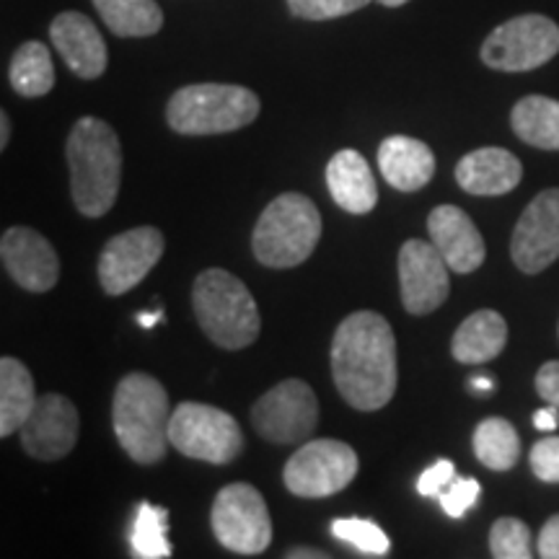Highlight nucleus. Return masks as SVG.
<instances>
[{"label":"nucleus","instance_id":"nucleus-31","mask_svg":"<svg viewBox=\"0 0 559 559\" xmlns=\"http://www.w3.org/2000/svg\"><path fill=\"white\" fill-rule=\"evenodd\" d=\"M370 0H288L293 16L306 21H330L366 9Z\"/></svg>","mask_w":559,"mask_h":559},{"label":"nucleus","instance_id":"nucleus-38","mask_svg":"<svg viewBox=\"0 0 559 559\" xmlns=\"http://www.w3.org/2000/svg\"><path fill=\"white\" fill-rule=\"evenodd\" d=\"M469 389L474 394H492L495 379L492 376H474V379H469Z\"/></svg>","mask_w":559,"mask_h":559},{"label":"nucleus","instance_id":"nucleus-11","mask_svg":"<svg viewBox=\"0 0 559 559\" xmlns=\"http://www.w3.org/2000/svg\"><path fill=\"white\" fill-rule=\"evenodd\" d=\"M251 425L275 445L304 443L319 425V400L300 379L280 381L251 407Z\"/></svg>","mask_w":559,"mask_h":559},{"label":"nucleus","instance_id":"nucleus-9","mask_svg":"<svg viewBox=\"0 0 559 559\" xmlns=\"http://www.w3.org/2000/svg\"><path fill=\"white\" fill-rule=\"evenodd\" d=\"M358 453L342 440H306L285 464V487L298 498H330L358 477Z\"/></svg>","mask_w":559,"mask_h":559},{"label":"nucleus","instance_id":"nucleus-14","mask_svg":"<svg viewBox=\"0 0 559 559\" xmlns=\"http://www.w3.org/2000/svg\"><path fill=\"white\" fill-rule=\"evenodd\" d=\"M449 270L432 241L409 239L400 249L402 304L412 317H428L445 304L451 293Z\"/></svg>","mask_w":559,"mask_h":559},{"label":"nucleus","instance_id":"nucleus-28","mask_svg":"<svg viewBox=\"0 0 559 559\" xmlns=\"http://www.w3.org/2000/svg\"><path fill=\"white\" fill-rule=\"evenodd\" d=\"M132 555L140 559H166L171 557L169 542V513L166 508L140 502L135 521H132Z\"/></svg>","mask_w":559,"mask_h":559},{"label":"nucleus","instance_id":"nucleus-12","mask_svg":"<svg viewBox=\"0 0 559 559\" xmlns=\"http://www.w3.org/2000/svg\"><path fill=\"white\" fill-rule=\"evenodd\" d=\"M164 234L153 226L124 230L107 241L99 257V283L107 296H124L145 280L164 257Z\"/></svg>","mask_w":559,"mask_h":559},{"label":"nucleus","instance_id":"nucleus-13","mask_svg":"<svg viewBox=\"0 0 559 559\" xmlns=\"http://www.w3.org/2000/svg\"><path fill=\"white\" fill-rule=\"evenodd\" d=\"M510 257L526 275H539L559 260V190H544L515 223Z\"/></svg>","mask_w":559,"mask_h":559},{"label":"nucleus","instance_id":"nucleus-33","mask_svg":"<svg viewBox=\"0 0 559 559\" xmlns=\"http://www.w3.org/2000/svg\"><path fill=\"white\" fill-rule=\"evenodd\" d=\"M528 464L536 479L547 481V485H559V438L549 436L536 440Z\"/></svg>","mask_w":559,"mask_h":559},{"label":"nucleus","instance_id":"nucleus-27","mask_svg":"<svg viewBox=\"0 0 559 559\" xmlns=\"http://www.w3.org/2000/svg\"><path fill=\"white\" fill-rule=\"evenodd\" d=\"M9 81L13 91L26 99H39V96L50 94L55 86L50 50L41 41H24L11 60Z\"/></svg>","mask_w":559,"mask_h":559},{"label":"nucleus","instance_id":"nucleus-32","mask_svg":"<svg viewBox=\"0 0 559 559\" xmlns=\"http://www.w3.org/2000/svg\"><path fill=\"white\" fill-rule=\"evenodd\" d=\"M479 495H481V487L477 479L453 477L451 485L445 487L436 500L440 502V508L445 510V515H449V519H464L466 510L474 508V502L479 500Z\"/></svg>","mask_w":559,"mask_h":559},{"label":"nucleus","instance_id":"nucleus-21","mask_svg":"<svg viewBox=\"0 0 559 559\" xmlns=\"http://www.w3.org/2000/svg\"><path fill=\"white\" fill-rule=\"evenodd\" d=\"M326 187H330L332 200L349 215H366L379 202V187H376L368 160L353 148L334 153L326 164Z\"/></svg>","mask_w":559,"mask_h":559},{"label":"nucleus","instance_id":"nucleus-26","mask_svg":"<svg viewBox=\"0 0 559 559\" xmlns=\"http://www.w3.org/2000/svg\"><path fill=\"white\" fill-rule=\"evenodd\" d=\"M474 456L492 472H510L521 459V438L502 417L481 419L474 430Z\"/></svg>","mask_w":559,"mask_h":559},{"label":"nucleus","instance_id":"nucleus-16","mask_svg":"<svg viewBox=\"0 0 559 559\" xmlns=\"http://www.w3.org/2000/svg\"><path fill=\"white\" fill-rule=\"evenodd\" d=\"M0 260L11 280L29 293H47L58 285L60 260L39 230L16 226L0 239Z\"/></svg>","mask_w":559,"mask_h":559},{"label":"nucleus","instance_id":"nucleus-4","mask_svg":"<svg viewBox=\"0 0 559 559\" xmlns=\"http://www.w3.org/2000/svg\"><path fill=\"white\" fill-rule=\"evenodd\" d=\"M192 309L200 330L223 349H243L260 337L257 300L239 277L226 270H205L194 280Z\"/></svg>","mask_w":559,"mask_h":559},{"label":"nucleus","instance_id":"nucleus-10","mask_svg":"<svg viewBox=\"0 0 559 559\" xmlns=\"http://www.w3.org/2000/svg\"><path fill=\"white\" fill-rule=\"evenodd\" d=\"M213 534L223 547L236 555H262L272 542L270 508L260 489L247 481L223 487L213 502Z\"/></svg>","mask_w":559,"mask_h":559},{"label":"nucleus","instance_id":"nucleus-20","mask_svg":"<svg viewBox=\"0 0 559 559\" xmlns=\"http://www.w3.org/2000/svg\"><path fill=\"white\" fill-rule=\"evenodd\" d=\"M383 179L400 192H417L430 185L436 174V153L423 140L409 135H391L379 148Z\"/></svg>","mask_w":559,"mask_h":559},{"label":"nucleus","instance_id":"nucleus-22","mask_svg":"<svg viewBox=\"0 0 559 559\" xmlns=\"http://www.w3.org/2000/svg\"><path fill=\"white\" fill-rule=\"evenodd\" d=\"M508 321L498 311L481 309L461 321L453 334L451 353L464 366H479V362L495 360L506 349Z\"/></svg>","mask_w":559,"mask_h":559},{"label":"nucleus","instance_id":"nucleus-36","mask_svg":"<svg viewBox=\"0 0 559 559\" xmlns=\"http://www.w3.org/2000/svg\"><path fill=\"white\" fill-rule=\"evenodd\" d=\"M536 551H539V557L544 559H559V513L551 515V519L544 523Z\"/></svg>","mask_w":559,"mask_h":559},{"label":"nucleus","instance_id":"nucleus-24","mask_svg":"<svg viewBox=\"0 0 559 559\" xmlns=\"http://www.w3.org/2000/svg\"><path fill=\"white\" fill-rule=\"evenodd\" d=\"M510 124L523 143L539 151H559V102L549 96H523L510 111Z\"/></svg>","mask_w":559,"mask_h":559},{"label":"nucleus","instance_id":"nucleus-37","mask_svg":"<svg viewBox=\"0 0 559 559\" xmlns=\"http://www.w3.org/2000/svg\"><path fill=\"white\" fill-rule=\"evenodd\" d=\"M534 428L542 430V432H555L559 428V407L555 404H549V407L539 409L534 415Z\"/></svg>","mask_w":559,"mask_h":559},{"label":"nucleus","instance_id":"nucleus-3","mask_svg":"<svg viewBox=\"0 0 559 559\" xmlns=\"http://www.w3.org/2000/svg\"><path fill=\"white\" fill-rule=\"evenodd\" d=\"M171 423V402L158 379L148 373H128L117 383L111 400V425L124 453L140 466L166 456Z\"/></svg>","mask_w":559,"mask_h":559},{"label":"nucleus","instance_id":"nucleus-8","mask_svg":"<svg viewBox=\"0 0 559 559\" xmlns=\"http://www.w3.org/2000/svg\"><path fill=\"white\" fill-rule=\"evenodd\" d=\"M559 52V26L542 13H523L500 24L481 45V62L500 73L536 70Z\"/></svg>","mask_w":559,"mask_h":559},{"label":"nucleus","instance_id":"nucleus-42","mask_svg":"<svg viewBox=\"0 0 559 559\" xmlns=\"http://www.w3.org/2000/svg\"><path fill=\"white\" fill-rule=\"evenodd\" d=\"M381 5H386V9H400V5L409 3V0H379Z\"/></svg>","mask_w":559,"mask_h":559},{"label":"nucleus","instance_id":"nucleus-34","mask_svg":"<svg viewBox=\"0 0 559 559\" xmlns=\"http://www.w3.org/2000/svg\"><path fill=\"white\" fill-rule=\"evenodd\" d=\"M453 477H456V466H453V461H449V459L436 461L430 469H425L423 474H419V479H417L419 495H425V498H438V495L451 485Z\"/></svg>","mask_w":559,"mask_h":559},{"label":"nucleus","instance_id":"nucleus-2","mask_svg":"<svg viewBox=\"0 0 559 559\" xmlns=\"http://www.w3.org/2000/svg\"><path fill=\"white\" fill-rule=\"evenodd\" d=\"M70 194L86 218H102L115 205L122 179L120 138L99 117H81L66 145Z\"/></svg>","mask_w":559,"mask_h":559},{"label":"nucleus","instance_id":"nucleus-17","mask_svg":"<svg viewBox=\"0 0 559 559\" xmlns=\"http://www.w3.org/2000/svg\"><path fill=\"white\" fill-rule=\"evenodd\" d=\"M50 37L55 50L79 79L94 81L104 75L109 62L107 41L88 16L79 11H62L52 21Z\"/></svg>","mask_w":559,"mask_h":559},{"label":"nucleus","instance_id":"nucleus-19","mask_svg":"<svg viewBox=\"0 0 559 559\" xmlns=\"http://www.w3.org/2000/svg\"><path fill=\"white\" fill-rule=\"evenodd\" d=\"M523 179V164L506 148H479L466 153L456 166V181L474 198H500L513 192Z\"/></svg>","mask_w":559,"mask_h":559},{"label":"nucleus","instance_id":"nucleus-1","mask_svg":"<svg viewBox=\"0 0 559 559\" xmlns=\"http://www.w3.org/2000/svg\"><path fill=\"white\" fill-rule=\"evenodd\" d=\"M334 386L349 407L383 409L400 383L394 330L381 313L355 311L340 321L332 340Z\"/></svg>","mask_w":559,"mask_h":559},{"label":"nucleus","instance_id":"nucleus-39","mask_svg":"<svg viewBox=\"0 0 559 559\" xmlns=\"http://www.w3.org/2000/svg\"><path fill=\"white\" fill-rule=\"evenodd\" d=\"M9 140H11V120H9V111H0V148H9Z\"/></svg>","mask_w":559,"mask_h":559},{"label":"nucleus","instance_id":"nucleus-7","mask_svg":"<svg viewBox=\"0 0 559 559\" xmlns=\"http://www.w3.org/2000/svg\"><path fill=\"white\" fill-rule=\"evenodd\" d=\"M169 440L181 456L205 464H230L241 456L243 436L239 423L218 407L181 402L171 412Z\"/></svg>","mask_w":559,"mask_h":559},{"label":"nucleus","instance_id":"nucleus-29","mask_svg":"<svg viewBox=\"0 0 559 559\" xmlns=\"http://www.w3.org/2000/svg\"><path fill=\"white\" fill-rule=\"evenodd\" d=\"M332 534L337 536L340 542L349 544L366 557H386L389 555V536L383 534L381 526H376L373 521L368 519H340L332 523Z\"/></svg>","mask_w":559,"mask_h":559},{"label":"nucleus","instance_id":"nucleus-25","mask_svg":"<svg viewBox=\"0 0 559 559\" xmlns=\"http://www.w3.org/2000/svg\"><path fill=\"white\" fill-rule=\"evenodd\" d=\"M94 9L117 37H153L164 26L156 0H94Z\"/></svg>","mask_w":559,"mask_h":559},{"label":"nucleus","instance_id":"nucleus-23","mask_svg":"<svg viewBox=\"0 0 559 559\" xmlns=\"http://www.w3.org/2000/svg\"><path fill=\"white\" fill-rule=\"evenodd\" d=\"M37 394L29 368L16 358L0 360V436L11 438L32 415Z\"/></svg>","mask_w":559,"mask_h":559},{"label":"nucleus","instance_id":"nucleus-18","mask_svg":"<svg viewBox=\"0 0 559 559\" xmlns=\"http://www.w3.org/2000/svg\"><path fill=\"white\" fill-rule=\"evenodd\" d=\"M430 241L459 275H469L485 262L487 249L479 228L464 210L456 205H438L428 218Z\"/></svg>","mask_w":559,"mask_h":559},{"label":"nucleus","instance_id":"nucleus-35","mask_svg":"<svg viewBox=\"0 0 559 559\" xmlns=\"http://www.w3.org/2000/svg\"><path fill=\"white\" fill-rule=\"evenodd\" d=\"M536 391L547 404L559 407V360L544 362L536 373Z\"/></svg>","mask_w":559,"mask_h":559},{"label":"nucleus","instance_id":"nucleus-40","mask_svg":"<svg viewBox=\"0 0 559 559\" xmlns=\"http://www.w3.org/2000/svg\"><path fill=\"white\" fill-rule=\"evenodd\" d=\"M160 319H164V313H160V311H143V313H138V324L145 326V330L156 326Z\"/></svg>","mask_w":559,"mask_h":559},{"label":"nucleus","instance_id":"nucleus-30","mask_svg":"<svg viewBox=\"0 0 559 559\" xmlns=\"http://www.w3.org/2000/svg\"><path fill=\"white\" fill-rule=\"evenodd\" d=\"M489 551L495 559H531V531L521 519H498L489 528Z\"/></svg>","mask_w":559,"mask_h":559},{"label":"nucleus","instance_id":"nucleus-41","mask_svg":"<svg viewBox=\"0 0 559 559\" xmlns=\"http://www.w3.org/2000/svg\"><path fill=\"white\" fill-rule=\"evenodd\" d=\"M288 559H326L324 551L319 549H290L288 551Z\"/></svg>","mask_w":559,"mask_h":559},{"label":"nucleus","instance_id":"nucleus-15","mask_svg":"<svg viewBox=\"0 0 559 559\" xmlns=\"http://www.w3.org/2000/svg\"><path fill=\"white\" fill-rule=\"evenodd\" d=\"M79 409L62 394H45L21 425V445L39 461H58L79 443Z\"/></svg>","mask_w":559,"mask_h":559},{"label":"nucleus","instance_id":"nucleus-5","mask_svg":"<svg viewBox=\"0 0 559 559\" xmlns=\"http://www.w3.org/2000/svg\"><path fill=\"white\" fill-rule=\"evenodd\" d=\"M321 239V215L300 192L280 194L264 207L251 234V249L264 267L288 270L304 264Z\"/></svg>","mask_w":559,"mask_h":559},{"label":"nucleus","instance_id":"nucleus-6","mask_svg":"<svg viewBox=\"0 0 559 559\" xmlns=\"http://www.w3.org/2000/svg\"><path fill=\"white\" fill-rule=\"evenodd\" d=\"M260 96L247 86L192 83L171 96L166 120L179 135H223L247 128L260 117Z\"/></svg>","mask_w":559,"mask_h":559}]
</instances>
